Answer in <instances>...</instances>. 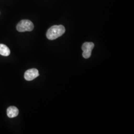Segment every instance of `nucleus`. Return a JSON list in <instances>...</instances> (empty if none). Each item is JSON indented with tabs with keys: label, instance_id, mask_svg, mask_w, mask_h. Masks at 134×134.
Masks as SVG:
<instances>
[{
	"label": "nucleus",
	"instance_id": "39448f33",
	"mask_svg": "<svg viewBox=\"0 0 134 134\" xmlns=\"http://www.w3.org/2000/svg\"><path fill=\"white\" fill-rule=\"evenodd\" d=\"M7 113L9 118H14L18 115L19 111L16 107L10 106L7 109Z\"/></svg>",
	"mask_w": 134,
	"mask_h": 134
},
{
	"label": "nucleus",
	"instance_id": "7ed1b4c3",
	"mask_svg": "<svg viewBox=\"0 0 134 134\" xmlns=\"http://www.w3.org/2000/svg\"><path fill=\"white\" fill-rule=\"evenodd\" d=\"M94 47V44L92 42H85L82 45V50L83 51L82 56L85 59H88L91 56V51Z\"/></svg>",
	"mask_w": 134,
	"mask_h": 134
},
{
	"label": "nucleus",
	"instance_id": "f03ea898",
	"mask_svg": "<svg viewBox=\"0 0 134 134\" xmlns=\"http://www.w3.org/2000/svg\"><path fill=\"white\" fill-rule=\"evenodd\" d=\"M34 29V24L30 20L27 19L21 20L16 25L17 30L20 32L31 31L33 30Z\"/></svg>",
	"mask_w": 134,
	"mask_h": 134
},
{
	"label": "nucleus",
	"instance_id": "423d86ee",
	"mask_svg": "<svg viewBox=\"0 0 134 134\" xmlns=\"http://www.w3.org/2000/svg\"><path fill=\"white\" fill-rule=\"evenodd\" d=\"M10 49L5 44H0V55L3 56H8L10 55Z\"/></svg>",
	"mask_w": 134,
	"mask_h": 134
},
{
	"label": "nucleus",
	"instance_id": "20e7f679",
	"mask_svg": "<svg viewBox=\"0 0 134 134\" xmlns=\"http://www.w3.org/2000/svg\"><path fill=\"white\" fill-rule=\"evenodd\" d=\"M39 76L38 71L36 69H30L27 70L24 73V79L27 81L34 80Z\"/></svg>",
	"mask_w": 134,
	"mask_h": 134
},
{
	"label": "nucleus",
	"instance_id": "f257e3e1",
	"mask_svg": "<svg viewBox=\"0 0 134 134\" xmlns=\"http://www.w3.org/2000/svg\"><path fill=\"white\" fill-rule=\"evenodd\" d=\"M65 28L62 25H53L48 29L46 33L47 38L53 40L62 36L65 32Z\"/></svg>",
	"mask_w": 134,
	"mask_h": 134
}]
</instances>
